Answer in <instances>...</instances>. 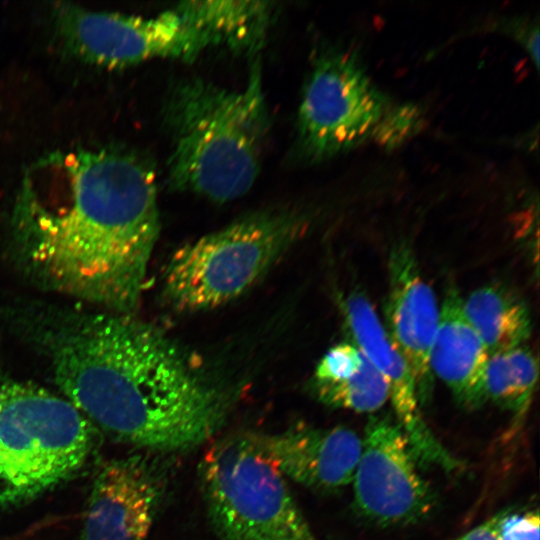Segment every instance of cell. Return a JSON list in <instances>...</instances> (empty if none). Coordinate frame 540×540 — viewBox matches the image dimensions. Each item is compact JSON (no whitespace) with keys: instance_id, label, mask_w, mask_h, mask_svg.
Masks as SVG:
<instances>
[{"instance_id":"cell-1","label":"cell","mask_w":540,"mask_h":540,"mask_svg":"<svg viewBox=\"0 0 540 540\" xmlns=\"http://www.w3.org/2000/svg\"><path fill=\"white\" fill-rule=\"evenodd\" d=\"M14 225L28 261L53 287L131 310L160 229L155 169L122 148L50 153L26 171Z\"/></svg>"},{"instance_id":"cell-2","label":"cell","mask_w":540,"mask_h":540,"mask_svg":"<svg viewBox=\"0 0 540 540\" xmlns=\"http://www.w3.org/2000/svg\"><path fill=\"white\" fill-rule=\"evenodd\" d=\"M55 379L92 423L148 449L194 448L220 428L226 401L156 329L121 315L87 319L54 348Z\"/></svg>"},{"instance_id":"cell-3","label":"cell","mask_w":540,"mask_h":540,"mask_svg":"<svg viewBox=\"0 0 540 540\" xmlns=\"http://www.w3.org/2000/svg\"><path fill=\"white\" fill-rule=\"evenodd\" d=\"M245 88L230 90L198 77L180 80L164 105L172 136L168 184L216 202L246 194L255 183L268 131L258 63Z\"/></svg>"},{"instance_id":"cell-4","label":"cell","mask_w":540,"mask_h":540,"mask_svg":"<svg viewBox=\"0 0 540 540\" xmlns=\"http://www.w3.org/2000/svg\"><path fill=\"white\" fill-rule=\"evenodd\" d=\"M95 426L67 398L0 380V509L71 478L90 457Z\"/></svg>"},{"instance_id":"cell-5","label":"cell","mask_w":540,"mask_h":540,"mask_svg":"<svg viewBox=\"0 0 540 540\" xmlns=\"http://www.w3.org/2000/svg\"><path fill=\"white\" fill-rule=\"evenodd\" d=\"M304 217L265 210L180 248L165 272L164 294L180 311L217 307L250 288L301 235Z\"/></svg>"},{"instance_id":"cell-6","label":"cell","mask_w":540,"mask_h":540,"mask_svg":"<svg viewBox=\"0 0 540 540\" xmlns=\"http://www.w3.org/2000/svg\"><path fill=\"white\" fill-rule=\"evenodd\" d=\"M201 481L221 540H314L285 477L254 435L214 442L201 461Z\"/></svg>"},{"instance_id":"cell-7","label":"cell","mask_w":540,"mask_h":540,"mask_svg":"<svg viewBox=\"0 0 540 540\" xmlns=\"http://www.w3.org/2000/svg\"><path fill=\"white\" fill-rule=\"evenodd\" d=\"M355 48L333 46L315 55L298 109L300 153L321 162L369 139L391 105Z\"/></svg>"},{"instance_id":"cell-8","label":"cell","mask_w":540,"mask_h":540,"mask_svg":"<svg viewBox=\"0 0 540 540\" xmlns=\"http://www.w3.org/2000/svg\"><path fill=\"white\" fill-rule=\"evenodd\" d=\"M56 24L78 56L107 67L154 58L190 61L211 46L209 39L174 8L153 17L91 11L63 5Z\"/></svg>"},{"instance_id":"cell-9","label":"cell","mask_w":540,"mask_h":540,"mask_svg":"<svg viewBox=\"0 0 540 540\" xmlns=\"http://www.w3.org/2000/svg\"><path fill=\"white\" fill-rule=\"evenodd\" d=\"M351 483L357 512L382 527L419 521L435 505L407 437L388 418H369Z\"/></svg>"},{"instance_id":"cell-10","label":"cell","mask_w":540,"mask_h":540,"mask_svg":"<svg viewBox=\"0 0 540 540\" xmlns=\"http://www.w3.org/2000/svg\"><path fill=\"white\" fill-rule=\"evenodd\" d=\"M345 322L353 344L385 379L389 400L418 464L444 472L459 471L462 463L435 437L425 422L412 372L391 343L385 327L366 296L352 292L344 303Z\"/></svg>"},{"instance_id":"cell-11","label":"cell","mask_w":540,"mask_h":540,"mask_svg":"<svg viewBox=\"0 0 540 540\" xmlns=\"http://www.w3.org/2000/svg\"><path fill=\"white\" fill-rule=\"evenodd\" d=\"M162 494V480L147 458L106 462L94 478L80 540H145Z\"/></svg>"},{"instance_id":"cell-12","label":"cell","mask_w":540,"mask_h":540,"mask_svg":"<svg viewBox=\"0 0 540 540\" xmlns=\"http://www.w3.org/2000/svg\"><path fill=\"white\" fill-rule=\"evenodd\" d=\"M388 268L385 330L391 343L407 362L416 383L419 401L424 402L433 387L429 359L440 308L407 244L399 243L392 248Z\"/></svg>"},{"instance_id":"cell-13","label":"cell","mask_w":540,"mask_h":540,"mask_svg":"<svg viewBox=\"0 0 540 540\" xmlns=\"http://www.w3.org/2000/svg\"><path fill=\"white\" fill-rule=\"evenodd\" d=\"M254 436L285 478L317 490L332 491L350 484L362 448V438L344 427L298 426Z\"/></svg>"},{"instance_id":"cell-14","label":"cell","mask_w":540,"mask_h":540,"mask_svg":"<svg viewBox=\"0 0 540 540\" xmlns=\"http://www.w3.org/2000/svg\"><path fill=\"white\" fill-rule=\"evenodd\" d=\"M489 353L468 321L463 299L450 285L440 307L439 322L430 352V368L465 408L486 401L485 376Z\"/></svg>"},{"instance_id":"cell-15","label":"cell","mask_w":540,"mask_h":540,"mask_svg":"<svg viewBox=\"0 0 540 540\" xmlns=\"http://www.w3.org/2000/svg\"><path fill=\"white\" fill-rule=\"evenodd\" d=\"M273 4L268 1H185L174 9L202 32L211 46L254 53L266 40Z\"/></svg>"},{"instance_id":"cell-16","label":"cell","mask_w":540,"mask_h":540,"mask_svg":"<svg viewBox=\"0 0 540 540\" xmlns=\"http://www.w3.org/2000/svg\"><path fill=\"white\" fill-rule=\"evenodd\" d=\"M463 309L489 355L522 346L530 337L527 305L503 285L479 287L463 300Z\"/></svg>"},{"instance_id":"cell-17","label":"cell","mask_w":540,"mask_h":540,"mask_svg":"<svg viewBox=\"0 0 540 540\" xmlns=\"http://www.w3.org/2000/svg\"><path fill=\"white\" fill-rule=\"evenodd\" d=\"M537 379V358L528 347L492 354L485 376L487 400L512 412L519 421L531 404Z\"/></svg>"},{"instance_id":"cell-18","label":"cell","mask_w":540,"mask_h":540,"mask_svg":"<svg viewBox=\"0 0 540 540\" xmlns=\"http://www.w3.org/2000/svg\"><path fill=\"white\" fill-rule=\"evenodd\" d=\"M314 386L324 404L360 413L375 412L389 400L385 379L367 358L355 373L336 382L314 383Z\"/></svg>"},{"instance_id":"cell-19","label":"cell","mask_w":540,"mask_h":540,"mask_svg":"<svg viewBox=\"0 0 540 540\" xmlns=\"http://www.w3.org/2000/svg\"><path fill=\"white\" fill-rule=\"evenodd\" d=\"M424 112L415 103L391 104L380 119L372 139L381 147L395 149L423 127Z\"/></svg>"},{"instance_id":"cell-20","label":"cell","mask_w":540,"mask_h":540,"mask_svg":"<svg viewBox=\"0 0 540 540\" xmlns=\"http://www.w3.org/2000/svg\"><path fill=\"white\" fill-rule=\"evenodd\" d=\"M366 357L353 343L333 346L316 366L314 383L336 382L355 373Z\"/></svg>"},{"instance_id":"cell-21","label":"cell","mask_w":540,"mask_h":540,"mask_svg":"<svg viewBox=\"0 0 540 540\" xmlns=\"http://www.w3.org/2000/svg\"><path fill=\"white\" fill-rule=\"evenodd\" d=\"M539 527L537 511L506 512L499 525L497 540H539Z\"/></svg>"},{"instance_id":"cell-22","label":"cell","mask_w":540,"mask_h":540,"mask_svg":"<svg viewBox=\"0 0 540 540\" xmlns=\"http://www.w3.org/2000/svg\"><path fill=\"white\" fill-rule=\"evenodd\" d=\"M506 511H502L464 535L454 540H497L500 522Z\"/></svg>"},{"instance_id":"cell-23","label":"cell","mask_w":540,"mask_h":540,"mask_svg":"<svg viewBox=\"0 0 540 540\" xmlns=\"http://www.w3.org/2000/svg\"><path fill=\"white\" fill-rule=\"evenodd\" d=\"M314 540H316V539H314Z\"/></svg>"}]
</instances>
